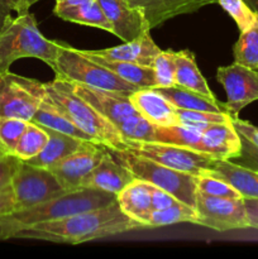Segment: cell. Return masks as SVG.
Segmentation results:
<instances>
[{"label": "cell", "instance_id": "cell-1", "mask_svg": "<svg viewBox=\"0 0 258 259\" xmlns=\"http://www.w3.org/2000/svg\"><path fill=\"white\" fill-rule=\"evenodd\" d=\"M141 228L143 227L121 211L115 200L108 206L32 225L18 232L14 238L45 240L60 244H81Z\"/></svg>", "mask_w": 258, "mask_h": 259}, {"label": "cell", "instance_id": "cell-2", "mask_svg": "<svg viewBox=\"0 0 258 259\" xmlns=\"http://www.w3.org/2000/svg\"><path fill=\"white\" fill-rule=\"evenodd\" d=\"M46 91L53 103L95 143L111 149H128V143L116 126L90 103L78 96L73 91L71 81L56 76L55 80L46 82Z\"/></svg>", "mask_w": 258, "mask_h": 259}, {"label": "cell", "instance_id": "cell-3", "mask_svg": "<svg viewBox=\"0 0 258 259\" xmlns=\"http://www.w3.org/2000/svg\"><path fill=\"white\" fill-rule=\"evenodd\" d=\"M60 40H50L40 33L34 14H17L0 32V73L22 58H37L55 68Z\"/></svg>", "mask_w": 258, "mask_h": 259}, {"label": "cell", "instance_id": "cell-4", "mask_svg": "<svg viewBox=\"0 0 258 259\" xmlns=\"http://www.w3.org/2000/svg\"><path fill=\"white\" fill-rule=\"evenodd\" d=\"M109 152L116 161L126 167L136 179L143 180L152 186L159 187L169 192L179 201L195 207L197 176L168 168L146 157L137 156L129 151L109 148Z\"/></svg>", "mask_w": 258, "mask_h": 259}, {"label": "cell", "instance_id": "cell-5", "mask_svg": "<svg viewBox=\"0 0 258 259\" xmlns=\"http://www.w3.org/2000/svg\"><path fill=\"white\" fill-rule=\"evenodd\" d=\"M53 72L58 77L91 88L131 95L139 89L125 82L111 71L89 58L81 50L60 40L57 61Z\"/></svg>", "mask_w": 258, "mask_h": 259}, {"label": "cell", "instance_id": "cell-6", "mask_svg": "<svg viewBox=\"0 0 258 259\" xmlns=\"http://www.w3.org/2000/svg\"><path fill=\"white\" fill-rule=\"evenodd\" d=\"M47 96L46 83L10 71L0 73V119L32 120Z\"/></svg>", "mask_w": 258, "mask_h": 259}, {"label": "cell", "instance_id": "cell-7", "mask_svg": "<svg viewBox=\"0 0 258 259\" xmlns=\"http://www.w3.org/2000/svg\"><path fill=\"white\" fill-rule=\"evenodd\" d=\"M12 189L15 210H24L43 204L67 192L51 169L33 166L24 161H22L13 177Z\"/></svg>", "mask_w": 258, "mask_h": 259}, {"label": "cell", "instance_id": "cell-8", "mask_svg": "<svg viewBox=\"0 0 258 259\" xmlns=\"http://www.w3.org/2000/svg\"><path fill=\"white\" fill-rule=\"evenodd\" d=\"M126 143L128 149L125 151L132 152L137 156L146 157L168 168L194 176L205 175L217 161L207 154L174 144L133 141H126Z\"/></svg>", "mask_w": 258, "mask_h": 259}, {"label": "cell", "instance_id": "cell-9", "mask_svg": "<svg viewBox=\"0 0 258 259\" xmlns=\"http://www.w3.org/2000/svg\"><path fill=\"white\" fill-rule=\"evenodd\" d=\"M195 210L197 224L215 232H229L249 228L243 199L215 197L196 192Z\"/></svg>", "mask_w": 258, "mask_h": 259}, {"label": "cell", "instance_id": "cell-10", "mask_svg": "<svg viewBox=\"0 0 258 259\" xmlns=\"http://www.w3.org/2000/svg\"><path fill=\"white\" fill-rule=\"evenodd\" d=\"M217 78L227 93V101L222 103L223 110L232 118H238L245 106L258 100V70L234 62L220 66Z\"/></svg>", "mask_w": 258, "mask_h": 259}, {"label": "cell", "instance_id": "cell-11", "mask_svg": "<svg viewBox=\"0 0 258 259\" xmlns=\"http://www.w3.org/2000/svg\"><path fill=\"white\" fill-rule=\"evenodd\" d=\"M108 148L109 147L94 142H83L80 148L66 156L50 169L66 191H75L80 189L83 179L108 153Z\"/></svg>", "mask_w": 258, "mask_h": 259}, {"label": "cell", "instance_id": "cell-12", "mask_svg": "<svg viewBox=\"0 0 258 259\" xmlns=\"http://www.w3.org/2000/svg\"><path fill=\"white\" fill-rule=\"evenodd\" d=\"M111 24V33L123 42L139 38L151 32L143 13L129 0H98Z\"/></svg>", "mask_w": 258, "mask_h": 259}, {"label": "cell", "instance_id": "cell-13", "mask_svg": "<svg viewBox=\"0 0 258 259\" xmlns=\"http://www.w3.org/2000/svg\"><path fill=\"white\" fill-rule=\"evenodd\" d=\"M72 88L78 96L90 103L101 115L105 116L115 126H118L121 121H124L131 115L139 114L132 105L129 95H125V94L91 88V86L76 82H72Z\"/></svg>", "mask_w": 258, "mask_h": 259}, {"label": "cell", "instance_id": "cell-14", "mask_svg": "<svg viewBox=\"0 0 258 259\" xmlns=\"http://www.w3.org/2000/svg\"><path fill=\"white\" fill-rule=\"evenodd\" d=\"M197 152L214 159H235L242 152V138L232 121L211 124L202 132Z\"/></svg>", "mask_w": 258, "mask_h": 259}, {"label": "cell", "instance_id": "cell-15", "mask_svg": "<svg viewBox=\"0 0 258 259\" xmlns=\"http://www.w3.org/2000/svg\"><path fill=\"white\" fill-rule=\"evenodd\" d=\"M136 177L133 174L116 161L108 148V153L81 182L80 189L101 190L109 194L118 195Z\"/></svg>", "mask_w": 258, "mask_h": 259}, {"label": "cell", "instance_id": "cell-16", "mask_svg": "<svg viewBox=\"0 0 258 259\" xmlns=\"http://www.w3.org/2000/svg\"><path fill=\"white\" fill-rule=\"evenodd\" d=\"M143 13L149 29L159 27L167 20L182 14H191L218 0H129Z\"/></svg>", "mask_w": 258, "mask_h": 259}, {"label": "cell", "instance_id": "cell-17", "mask_svg": "<svg viewBox=\"0 0 258 259\" xmlns=\"http://www.w3.org/2000/svg\"><path fill=\"white\" fill-rule=\"evenodd\" d=\"M132 105L143 118L157 126L179 125L176 106L156 89H139L129 95Z\"/></svg>", "mask_w": 258, "mask_h": 259}, {"label": "cell", "instance_id": "cell-18", "mask_svg": "<svg viewBox=\"0 0 258 259\" xmlns=\"http://www.w3.org/2000/svg\"><path fill=\"white\" fill-rule=\"evenodd\" d=\"M205 175L228 182L243 199H258V169L249 168L230 159H217Z\"/></svg>", "mask_w": 258, "mask_h": 259}, {"label": "cell", "instance_id": "cell-19", "mask_svg": "<svg viewBox=\"0 0 258 259\" xmlns=\"http://www.w3.org/2000/svg\"><path fill=\"white\" fill-rule=\"evenodd\" d=\"M151 189V184L134 179L116 195V201L121 211L143 228H148L149 218L153 211Z\"/></svg>", "mask_w": 258, "mask_h": 259}, {"label": "cell", "instance_id": "cell-20", "mask_svg": "<svg viewBox=\"0 0 258 259\" xmlns=\"http://www.w3.org/2000/svg\"><path fill=\"white\" fill-rule=\"evenodd\" d=\"M91 52L103 56V57L110 58V60L126 61V62H133L152 67L154 58L161 52V50L156 45L153 38L151 37V32H147L137 39L124 42L120 46L104 48V50H94Z\"/></svg>", "mask_w": 258, "mask_h": 259}, {"label": "cell", "instance_id": "cell-21", "mask_svg": "<svg viewBox=\"0 0 258 259\" xmlns=\"http://www.w3.org/2000/svg\"><path fill=\"white\" fill-rule=\"evenodd\" d=\"M89 58L104 66L109 71L120 77L125 82L131 83L137 89H154L156 88V78H154L153 68L149 66H142L138 63L126 62V61L110 60L93 53L89 50H81Z\"/></svg>", "mask_w": 258, "mask_h": 259}, {"label": "cell", "instance_id": "cell-22", "mask_svg": "<svg viewBox=\"0 0 258 259\" xmlns=\"http://www.w3.org/2000/svg\"><path fill=\"white\" fill-rule=\"evenodd\" d=\"M43 128V126H42ZM48 134V141L45 148L39 152L35 157L25 161L27 163L33 164L37 167L48 168L55 166L57 162L65 158L66 156L71 154L81 147V144L86 141L73 138V137L63 134L61 132L53 131V129L45 128Z\"/></svg>", "mask_w": 258, "mask_h": 259}, {"label": "cell", "instance_id": "cell-23", "mask_svg": "<svg viewBox=\"0 0 258 259\" xmlns=\"http://www.w3.org/2000/svg\"><path fill=\"white\" fill-rule=\"evenodd\" d=\"M32 123L43 128H50L53 131L61 132L63 134L73 137V138L81 139L86 142H94L85 132L81 131L57 105L52 101L50 96H46L43 103L40 104L39 109L35 111L32 118ZM95 143V142H94Z\"/></svg>", "mask_w": 258, "mask_h": 259}, {"label": "cell", "instance_id": "cell-24", "mask_svg": "<svg viewBox=\"0 0 258 259\" xmlns=\"http://www.w3.org/2000/svg\"><path fill=\"white\" fill-rule=\"evenodd\" d=\"M56 17L66 22L76 23V24L88 25V27L99 28L111 33V24L109 23L103 8L98 0L82 3L77 5H68L53 9Z\"/></svg>", "mask_w": 258, "mask_h": 259}, {"label": "cell", "instance_id": "cell-25", "mask_svg": "<svg viewBox=\"0 0 258 259\" xmlns=\"http://www.w3.org/2000/svg\"><path fill=\"white\" fill-rule=\"evenodd\" d=\"M175 62H176V85L189 90L196 91L207 98H215L210 90L206 80L202 76L199 66L196 63V57L194 52L189 50L175 52Z\"/></svg>", "mask_w": 258, "mask_h": 259}, {"label": "cell", "instance_id": "cell-26", "mask_svg": "<svg viewBox=\"0 0 258 259\" xmlns=\"http://www.w3.org/2000/svg\"><path fill=\"white\" fill-rule=\"evenodd\" d=\"M162 94L171 104L177 109L184 110H197V111H212V113H222V103L217 98H207L196 91L181 88V86H171V88H154Z\"/></svg>", "mask_w": 258, "mask_h": 259}, {"label": "cell", "instance_id": "cell-27", "mask_svg": "<svg viewBox=\"0 0 258 259\" xmlns=\"http://www.w3.org/2000/svg\"><path fill=\"white\" fill-rule=\"evenodd\" d=\"M201 132L194 128H189L179 124V125L171 126H154L153 138L152 142L164 144H174V146L186 147V148L194 149L197 152L200 139H201Z\"/></svg>", "mask_w": 258, "mask_h": 259}, {"label": "cell", "instance_id": "cell-28", "mask_svg": "<svg viewBox=\"0 0 258 259\" xmlns=\"http://www.w3.org/2000/svg\"><path fill=\"white\" fill-rule=\"evenodd\" d=\"M234 62L258 70V22L249 29L240 32L233 46Z\"/></svg>", "mask_w": 258, "mask_h": 259}, {"label": "cell", "instance_id": "cell-29", "mask_svg": "<svg viewBox=\"0 0 258 259\" xmlns=\"http://www.w3.org/2000/svg\"><path fill=\"white\" fill-rule=\"evenodd\" d=\"M177 223H192L197 224V215L195 207L176 201L171 206L162 210H153L149 218L148 227H164V225L177 224Z\"/></svg>", "mask_w": 258, "mask_h": 259}, {"label": "cell", "instance_id": "cell-30", "mask_svg": "<svg viewBox=\"0 0 258 259\" xmlns=\"http://www.w3.org/2000/svg\"><path fill=\"white\" fill-rule=\"evenodd\" d=\"M48 141V134L45 128L29 121L24 133L20 137L14 149V156L20 161H28L37 156Z\"/></svg>", "mask_w": 258, "mask_h": 259}, {"label": "cell", "instance_id": "cell-31", "mask_svg": "<svg viewBox=\"0 0 258 259\" xmlns=\"http://www.w3.org/2000/svg\"><path fill=\"white\" fill-rule=\"evenodd\" d=\"M177 116L181 125L194 128L199 132H204L211 124L228 123L232 121V116L225 111L222 113H212V111H197V110H184L177 109Z\"/></svg>", "mask_w": 258, "mask_h": 259}, {"label": "cell", "instance_id": "cell-32", "mask_svg": "<svg viewBox=\"0 0 258 259\" xmlns=\"http://www.w3.org/2000/svg\"><path fill=\"white\" fill-rule=\"evenodd\" d=\"M154 126L151 121L147 120L141 114H134L121 121L116 129L120 132L125 141L133 142H152Z\"/></svg>", "mask_w": 258, "mask_h": 259}, {"label": "cell", "instance_id": "cell-33", "mask_svg": "<svg viewBox=\"0 0 258 259\" xmlns=\"http://www.w3.org/2000/svg\"><path fill=\"white\" fill-rule=\"evenodd\" d=\"M152 68L154 71L156 88H171L176 85L175 51H161L154 58Z\"/></svg>", "mask_w": 258, "mask_h": 259}, {"label": "cell", "instance_id": "cell-34", "mask_svg": "<svg viewBox=\"0 0 258 259\" xmlns=\"http://www.w3.org/2000/svg\"><path fill=\"white\" fill-rule=\"evenodd\" d=\"M29 121L18 118L0 119V151L13 154Z\"/></svg>", "mask_w": 258, "mask_h": 259}, {"label": "cell", "instance_id": "cell-35", "mask_svg": "<svg viewBox=\"0 0 258 259\" xmlns=\"http://www.w3.org/2000/svg\"><path fill=\"white\" fill-rule=\"evenodd\" d=\"M218 4L234 20L239 32L249 29L258 22V15L250 9L245 0H218Z\"/></svg>", "mask_w": 258, "mask_h": 259}, {"label": "cell", "instance_id": "cell-36", "mask_svg": "<svg viewBox=\"0 0 258 259\" xmlns=\"http://www.w3.org/2000/svg\"><path fill=\"white\" fill-rule=\"evenodd\" d=\"M196 192L215 197H228V199H243L239 192L233 189L228 182L209 175H201L196 177Z\"/></svg>", "mask_w": 258, "mask_h": 259}, {"label": "cell", "instance_id": "cell-37", "mask_svg": "<svg viewBox=\"0 0 258 259\" xmlns=\"http://www.w3.org/2000/svg\"><path fill=\"white\" fill-rule=\"evenodd\" d=\"M20 161L14 154H7L0 152V191L12 186L13 177L19 168Z\"/></svg>", "mask_w": 258, "mask_h": 259}, {"label": "cell", "instance_id": "cell-38", "mask_svg": "<svg viewBox=\"0 0 258 259\" xmlns=\"http://www.w3.org/2000/svg\"><path fill=\"white\" fill-rule=\"evenodd\" d=\"M242 138V152H240L239 157H237V163L243 164L249 168L258 169V147L253 146L250 142L247 139Z\"/></svg>", "mask_w": 258, "mask_h": 259}, {"label": "cell", "instance_id": "cell-39", "mask_svg": "<svg viewBox=\"0 0 258 259\" xmlns=\"http://www.w3.org/2000/svg\"><path fill=\"white\" fill-rule=\"evenodd\" d=\"M232 123L240 137L247 139L253 146L258 147V126L250 121L243 120L240 118H232Z\"/></svg>", "mask_w": 258, "mask_h": 259}, {"label": "cell", "instance_id": "cell-40", "mask_svg": "<svg viewBox=\"0 0 258 259\" xmlns=\"http://www.w3.org/2000/svg\"><path fill=\"white\" fill-rule=\"evenodd\" d=\"M152 194V209L153 210H162L166 207L171 206L175 202L179 201L175 196H172L169 192L164 191V190L159 189V187L152 186L151 189Z\"/></svg>", "mask_w": 258, "mask_h": 259}, {"label": "cell", "instance_id": "cell-41", "mask_svg": "<svg viewBox=\"0 0 258 259\" xmlns=\"http://www.w3.org/2000/svg\"><path fill=\"white\" fill-rule=\"evenodd\" d=\"M15 210L14 194H13L12 186L0 191V217L10 214Z\"/></svg>", "mask_w": 258, "mask_h": 259}, {"label": "cell", "instance_id": "cell-42", "mask_svg": "<svg viewBox=\"0 0 258 259\" xmlns=\"http://www.w3.org/2000/svg\"><path fill=\"white\" fill-rule=\"evenodd\" d=\"M17 15L14 7L9 0H0V32L14 19Z\"/></svg>", "mask_w": 258, "mask_h": 259}, {"label": "cell", "instance_id": "cell-43", "mask_svg": "<svg viewBox=\"0 0 258 259\" xmlns=\"http://www.w3.org/2000/svg\"><path fill=\"white\" fill-rule=\"evenodd\" d=\"M247 212L248 225L252 229L258 230V199H243Z\"/></svg>", "mask_w": 258, "mask_h": 259}, {"label": "cell", "instance_id": "cell-44", "mask_svg": "<svg viewBox=\"0 0 258 259\" xmlns=\"http://www.w3.org/2000/svg\"><path fill=\"white\" fill-rule=\"evenodd\" d=\"M9 2L14 7L17 14H22V13L29 12V8L39 0H9Z\"/></svg>", "mask_w": 258, "mask_h": 259}, {"label": "cell", "instance_id": "cell-45", "mask_svg": "<svg viewBox=\"0 0 258 259\" xmlns=\"http://www.w3.org/2000/svg\"><path fill=\"white\" fill-rule=\"evenodd\" d=\"M88 2H94V0H56V8H61V7H68V5H77V4H82V3H88Z\"/></svg>", "mask_w": 258, "mask_h": 259}, {"label": "cell", "instance_id": "cell-46", "mask_svg": "<svg viewBox=\"0 0 258 259\" xmlns=\"http://www.w3.org/2000/svg\"><path fill=\"white\" fill-rule=\"evenodd\" d=\"M245 3H247L250 7V9L258 15V0H245Z\"/></svg>", "mask_w": 258, "mask_h": 259}, {"label": "cell", "instance_id": "cell-47", "mask_svg": "<svg viewBox=\"0 0 258 259\" xmlns=\"http://www.w3.org/2000/svg\"><path fill=\"white\" fill-rule=\"evenodd\" d=\"M0 152H2V151H0ZM2 153H3V152H2Z\"/></svg>", "mask_w": 258, "mask_h": 259}]
</instances>
